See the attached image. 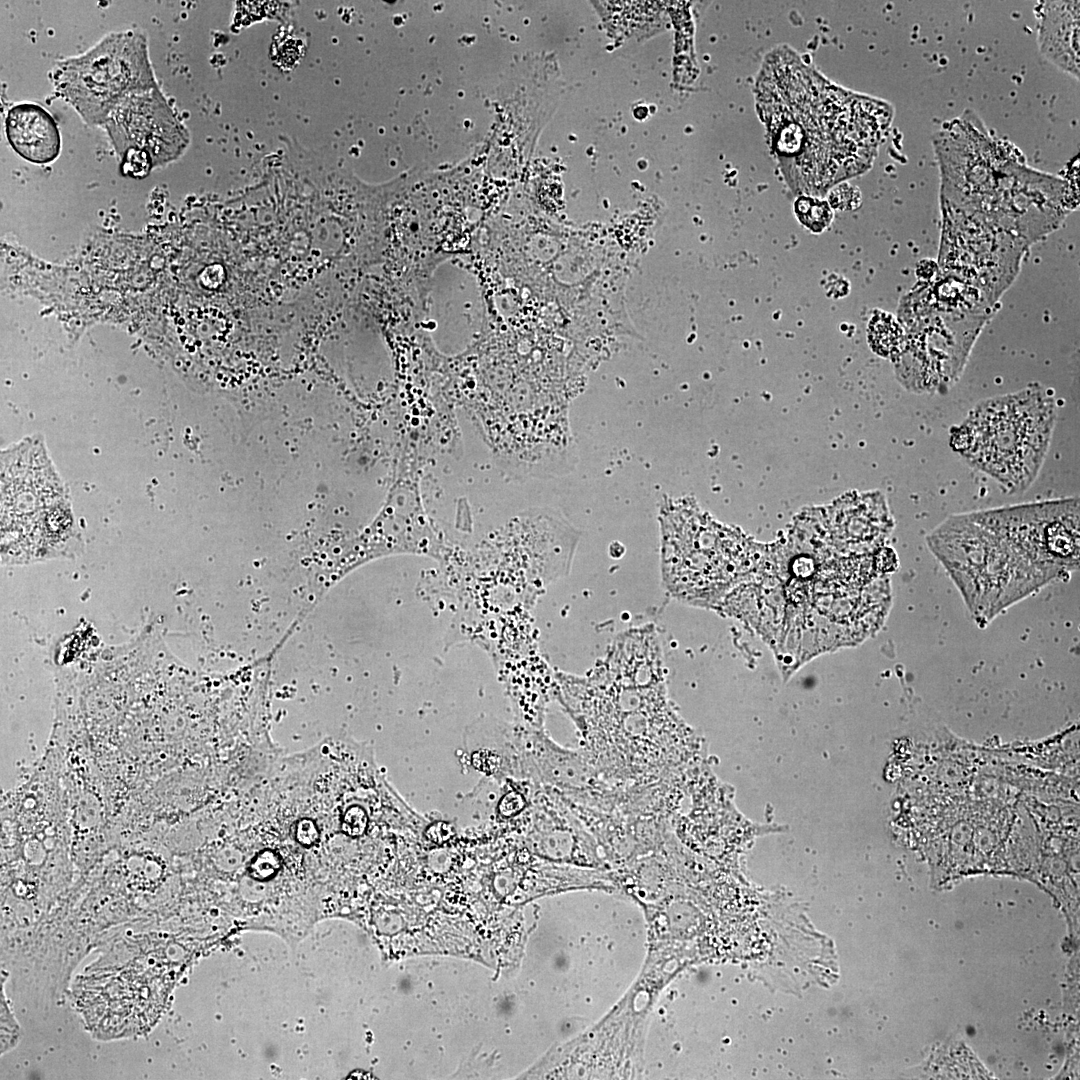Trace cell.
Instances as JSON below:
<instances>
[{
    "label": "cell",
    "mask_w": 1080,
    "mask_h": 1080,
    "mask_svg": "<svg viewBox=\"0 0 1080 1080\" xmlns=\"http://www.w3.org/2000/svg\"><path fill=\"white\" fill-rule=\"evenodd\" d=\"M649 634H625L585 677L555 674V698L575 724L578 748L615 788L680 778L684 728Z\"/></svg>",
    "instance_id": "obj_1"
},
{
    "label": "cell",
    "mask_w": 1080,
    "mask_h": 1080,
    "mask_svg": "<svg viewBox=\"0 0 1080 1080\" xmlns=\"http://www.w3.org/2000/svg\"><path fill=\"white\" fill-rule=\"evenodd\" d=\"M1055 417L1053 399L1040 389L996 397L969 413L953 431L951 445L1007 491L1021 492L1040 471Z\"/></svg>",
    "instance_id": "obj_2"
},
{
    "label": "cell",
    "mask_w": 1080,
    "mask_h": 1080,
    "mask_svg": "<svg viewBox=\"0 0 1080 1080\" xmlns=\"http://www.w3.org/2000/svg\"><path fill=\"white\" fill-rule=\"evenodd\" d=\"M931 551L960 587L971 611L997 613L1047 581L972 515H955L928 537Z\"/></svg>",
    "instance_id": "obj_3"
},
{
    "label": "cell",
    "mask_w": 1080,
    "mask_h": 1080,
    "mask_svg": "<svg viewBox=\"0 0 1080 1080\" xmlns=\"http://www.w3.org/2000/svg\"><path fill=\"white\" fill-rule=\"evenodd\" d=\"M53 80L90 125H104L128 96L158 87L146 40L136 32L110 34L81 56L60 62Z\"/></svg>",
    "instance_id": "obj_4"
},
{
    "label": "cell",
    "mask_w": 1080,
    "mask_h": 1080,
    "mask_svg": "<svg viewBox=\"0 0 1080 1080\" xmlns=\"http://www.w3.org/2000/svg\"><path fill=\"white\" fill-rule=\"evenodd\" d=\"M1047 581L1079 563V501L1063 499L972 513Z\"/></svg>",
    "instance_id": "obj_5"
},
{
    "label": "cell",
    "mask_w": 1080,
    "mask_h": 1080,
    "mask_svg": "<svg viewBox=\"0 0 1080 1080\" xmlns=\"http://www.w3.org/2000/svg\"><path fill=\"white\" fill-rule=\"evenodd\" d=\"M122 160L139 157L152 166L180 157L189 134L158 87L128 96L104 124Z\"/></svg>",
    "instance_id": "obj_6"
},
{
    "label": "cell",
    "mask_w": 1080,
    "mask_h": 1080,
    "mask_svg": "<svg viewBox=\"0 0 1080 1080\" xmlns=\"http://www.w3.org/2000/svg\"><path fill=\"white\" fill-rule=\"evenodd\" d=\"M525 840L537 853L584 866L603 863L602 851L565 798L539 786L533 801Z\"/></svg>",
    "instance_id": "obj_7"
},
{
    "label": "cell",
    "mask_w": 1080,
    "mask_h": 1080,
    "mask_svg": "<svg viewBox=\"0 0 1080 1080\" xmlns=\"http://www.w3.org/2000/svg\"><path fill=\"white\" fill-rule=\"evenodd\" d=\"M1043 58L1079 79V1H1042L1035 7Z\"/></svg>",
    "instance_id": "obj_8"
},
{
    "label": "cell",
    "mask_w": 1080,
    "mask_h": 1080,
    "mask_svg": "<svg viewBox=\"0 0 1080 1080\" xmlns=\"http://www.w3.org/2000/svg\"><path fill=\"white\" fill-rule=\"evenodd\" d=\"M5 130L15 152L32 163L52 162L60 153L58 126L39 105L24 103L12 107L5 120Z\"/></svg>",
    "instance_id": "obj_9"
},
{
    "label": "cell",
    "mask_w": 1080,
    "mask_h": 1080,
    "mask_svg": "<svg viewBox=\"0 0 1080 1080\" xmlns=\"http://www.w3.org/2000/svg\"><path fill=\"white\" fill-rule=\"evenodd\" d=\"M869 337L875 350L884 355L896 352L902 343L901 330L890 316L874 318L870 323Z\"/></svg>",
    "instance_id": "obj_10"
},
{
    "label": "cell",
    "mask_w": 1080,
    "mask_h": 1080,
    "mask_svg": "<svg viewBox=\"0 0 1080 1080\" xmlns=\"http://www.w3.org/2000/svg\"><path fill=\"white\" fill-rule=\"evenodd\" d=\"M795 212L800 221L815 232L827 227L832 218L826 202L808 197H802L796 201Z\"/></svg>",
    "instance_id": "obj_11"
},
{
    "label": "cell",
    "mask_w": 1080,
    "mask_h": 1080,
    "mask_svg": "<svg viewBox=\"0 0 1080 1080\" xmlns=\"http://www.w3.org/2000/svg\"><path fill=\"white\" fill-rule=\"evenodd\" d=\"M280 866L281 861L278 854L266 849L258 853L252 860L249 873L258 881H267L276 875Z\"/></svg>",
    "instance_id": "obj_12"
},
{
    "label": "cell",
    "mask_w": 1080,
    "mask_h": 1080,
    "mask_svg": "<svg viewBox=\"0 0 1080 1080\" xmlns=\"http://www.w3.org/2000/svg\"><path fill=\"white\" fill-rule=\"evenodd\" d=\"M367 826V815L359 806L347 809L342 821V831L349 836H360Z\"/></svg>",
    "instance_id": "obj_13"
},
{
    "label": "cell",
    "mask_w": 1080,
    "mask_h": 1080,
    "mask_svg": "<svg viewBox=\"0 0 1080 1080\" xmlns=\"http://www.w3.org/2000/svg\"><path fill=\"white\" fill-rule=\"evenodd\" d=\"M319 831L311 819H301L296 826V839L305 847L316 844L319 840Z\"/></svg>",
    "instance_id": "obj_14"
}]
</instances>
